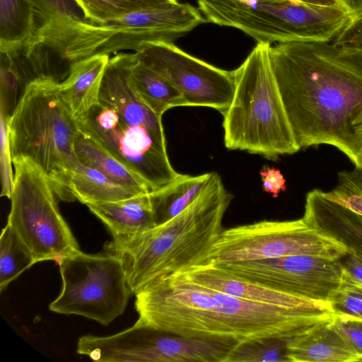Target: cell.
Returning a JSON list of instances; mask_svg holds the SVG:
<instances>
[{"label":"cell","mask_w":362,"mask_h":362,"mask_svg":"<svg viewBox=\"0 0 362 362\" xmlns=\"http://www.w3.org/2000/svg\"><path fill=\"white\" fill-rule=\"evenodd\" d=\"M30 1L35 15V30L71 21H88L76 0Z\"/></svg>","instance_id":"obj_25"},{"label":"cell","mask_w":362,"mask_h":362,"mask_svg":"<svg viewBox=\"0 0 362 362\" xmlns=\"http://www.w3.org/2000/svg\"><path fill=\"white\" fill-rule=\"evenodd\" d=\"M189 280L240 299L287 308H313L329 303L293 296L238 276L222 267L203 263L179 272Z\"/></svg>","instance_id":"obj_13"},{"label":"cell","mask_w":362,"mask_h":362,"mask_svg":"<svg viewBox=\"0 0 362 362\" xmlns=\"http://www.w3.org/2000/svg\"><path fill=\"white\" fill-rule=\"evenodd\" d=\"M269 43H258L233 70L235 89L223 117L224 144L275 160L300 150L273 74Z\"/></svg>","instance_id":"obj_3"},{"label":"cell","mask_w":362,"mask_h":362,"mask_svg":"<svg viewBox=\"0 0 362 362\" xmlns=\"http://www.w3.org/2000/svg\"><path fill=\"white\" fill-rule=\"evenodd\" d=\"M324 194L362 216V177L356 170L339 172L337 186Z\"/></svg>","instance_id":"obj_27"},{"label":"cell","mask_w":362,"mask_h":362,"mask_svg":"<svg viewBox=\"0 0 362 362\" xmlns=\"http://www.w3.org/2000/svg\"><path fill=\"white\" fill-rule=\"evenodd\" d=\"M35 263L30 249L6 223L0 237V291Z\"/></svg>","instance_id":"obj_23"},{"label":"cell","mask_w":362,"mask_h":362,"mask_svg":"<svg viewBox=\"0 0 362 362\" xmlns=\"http://www.w3.org/2000/svg\"><path fill=\"white\" fill-rule=\"evenodd\" d=\"M59 83L45 77L25 86L9 119L10 147L12 160L33 161L57 197L73 202L69 184L79 160L74 150L78 126L59 95Z\"/></svg>","instance_id":"obj_5"},{"label":"cell","mask_w":362,"mask_h":362,"mask_svg":"<svg viewBox=\"0 0 362 362\" xmlns=\"http://www.w3.org/2000/svg\"><path fill=\"white\" fill-rule=\"evenodd\" d=\"M259 175L263 190L271 193L274 198H276L280 192L286 190V180L279 169L264 167L260 170Z\"/></svg>","instance_id":"obj_33"},{"label":"cell","mask_w":362,"mask_h":362,"mask_svg":"<svg viewBox=\"0 0 362 362\" xmlns=\"http://www.w3.org/2000/svg\"><path fill=\"white\" fill-rule=\"evenodd\" d=\"M137 59L162 76L182 94L186 106L209 107L223 113L233 98V71H226L187 54L173 42L143 43Z\"/></svg>","instance_id":"obj_11"},{"label":"cell","mask_w":362,"mask_h":362,"mask_svg":"<svg viewBox=\"0 0 362 362\" xmlns=\"http://www.w3.org/2000/svg\"><path fill=\"white\" fill-rule=\"evenodd\" d=\"M87 206L108 228L112 237L139 234L156 226L150 193Z\"/></svg>","instance_id":"obj_17"},{"label":"cell","mask_w":362,"mask_h":362,"mask_svg":"<svg viewBox=\"0 0 362 362\" xmlns=\"http://www.w3.org/2000/svg\"><path fill=\"white\" fill-rule=\"evenodd\" d=\"M286 356L288 361L292 362L360 361L358 356L335 328L332 320L317 325L291 339Z\"/></svg>","instance_id":"obj_16"},{"label":"cell","mask_w":362,"mask_h":362,"mask_svg":"<svg viewBox=\"0 0 362 362\" xmlns=\"http://www.w3.org/2000/svg\"><path fill=\"white\" fill-rule=\"evenodd\" d=\"M215 173L199 175L180 174L171 182L150 193L156 226L173 218L205 189Z\"/></svg>","instance_id":"obj_19"},{"label":"cell","mask_w":362,"mask_h":362,"mask_svg":"<svg viewBox=\"0 0 362 362\" xmlns=\"http://www.w3.org/2000/svg\"><path fill=\"white\" fill-rule=\"evenodd\" d=\"M172 1H175V2H177V0H172Z\"/></svg>","instance_id":"obj_38"},{"label":"cell","mask_w":362,"mask_h":362,"mask_svg":"<svg viewBox=\"0 0 362 362\" xmlns=\"http://www.w3.org/2000/svg\"><path fill=\"white\" fill-rule=\"evenodd\" d=\"M0 164L1 178V196L6 197L10 199L13 191L14 180V171H13L11 166L13 160L10 147L8 130V122L11 117L8 116L1 111H0Z\"/></svg>","instance_id":"obj_30"},{"label":"cell","mask_w":362,"mask_h":362,"mask_svg":"<svg viewBox=\"0 0 362 362\" xmlns=\"http://www.w3.org/2000/svg\"><path fill=\"white\" fill-rule=\"evenodd\" d=\"M207 22L238 29L258 43L329 42L351 20L343 7L293 0H197Z\"/></svg>","instance_id":"obj_6"},{"label":"cell","mask_w":362,"mask_h":362,"mask_svg":"<svg viewBox=\"0 0 362 362\" xmlns=\"http://www.w3.org/2000/svg\"><path fill=\"white\" fill-rule=\"evenodd\" d=\"M346 253V247L312 229L301 218L262 221L224 229L204 263L218 264L293 255L341 259Z\"/></svg>","instance_id":"obj_9"},{"label":"cell","mask_w":362,"mask_h":362,"mask_svg":"<svg viewBox=\"0 0 362 362\" xmlns=\"http://www.w3.org/2000/svg\"><path fill=\"white\" fill-rule=\"evenodd\" d=\"M87 19L103 22L139 11L175 3L172 0H76Z\"/></svg>","instance_id":"obj_24"},{"label":"cell","mask_w":362,"mask_h":362,"mask_svg":"<svg viewBox=\"0 0 362 362\" xmlns=\"http://www.w3.org/2000/svg\"><path fill=\"white\" fill-rule=\"evenodd\" d=\"M76 120L79 130L139 175L151 192L180 175L170 162L163 128L129 124L114 109L100 103Z\"/></svg>","instance_id":"obj_10"},{"label":"cell","mask_w":362,"mask_h":362,"mask_svg":"<svg viewBox=\"0 0 362 362\" xmlns=\"http://www.w3.org/2000/svg\"><path fill=\"white\" fill-rule=\"evenodd\" d=\"M129 81L144 103L161 116L172 107L186 106L182 94L172 83L137 58L131 69Z\"/></svg>","instance_id":"obj_21"},{"label":"cell","mask_w":362,"mask_h":362,"mask_svg":"<svg viewBox=\"0 0 362 362\" xmlns=\"http://www.w3.org/2000/svg\"><path fill=\"white\" fill-rule=\"evenodd\" d=\"M24 90L21 80L16 69L1 54V96L0 111L11 117Z\"/></svg>","instance_id":"obj_29"},{"label":"cell","mask_w":362,"mask_h":362,"mask_svg":"<svg viewBox=\"0 0 362 362\" xmlns=\"http://www.w3.org/2000/svg\"><path fill=\"white\" fill-rule=\"evenodd\" d=\"M298 2H301L307 4L320 6H329V7H343L344 8L338 0H293Z\"/></svg>","instance_id":"obj_36"},{"label":"cell","mask_w":362,"mask_h":362,"mask_svg":"<svg viewBox=\"0 0 362 362\" xmlns=\"http://www.w3.org/2000/svg\"><path fill=\"white\" fill-rule=\"evenodd\" d=\"M341 4L352 15L362 13V0H338Z\"/></svg>","instance_id":"obj_35"},{"label":"cell","mask_w":362,"mask_h":362,"mask_svg":"<svg viewBox=\"0 0 362 362\" xmlns=\"http://www.w3.org/2000/svg\"><path fill=\"white\" fill-rule=\"evenodd\" d=\"M218 265L238 276L274 289L326 303L340 286L343 276L339 259L309 255Z\"/></svg>","instance_id":"obj_12"},{"label":"cell","mask_w":362,"mask_h":362,"mask_svg":"<svg viewBox=\"0 0 362 362\" xmlns=\"http://www.w3.org/2000/svg\"><path fill=\"white\" fill-rule=\"evenodd\" d=\"M290 339H273L243 344L233 351L229 362L288 361L286 350Z\"/></svg>","instance_id":"obj_26"},{"label":"cell","mask_w":362,"mask_h":362,"mask_svg":"<svg viewBox=\"0 0 362 362\" xmlns=\"http://www.w3.org/2000/svg\"><path fill=\"white\" fill-rule=\"evenodd\" d=\"M329 303L334 315L362 319V286L343 274L341 285Z\"/></svg>","instance_id":"obj_28"},{"label":"cell","mask_w":362,"mask_h":362,"mask_svg":"<svg viewBox=\"0 0 362 362\" xmlns=\"http://www.w3.org/2000/svg\"><path fill=\"white\" fill-rule=\"evenodd\" d=\"M78 158L109 179L138 194H148V185L97 140L78 129L74 141Z\"/></svg>","instance_id":"obj_18"},{"label":"cell","mask_w":362,"mask_h":362,"mask_svg":"<svg viewBox=\"0 0 362 362\" xmlns=\"http://www.w3.org/2000/svg\"><path fill=\"white\" fill-rule=\"evenodd\" d=\"M304 222L346 247L362 252V216L315 189L306 194Z\"/></svg>","instance_id":"obj_14"},{"label":"cell","mask_w":362,"mask_h":362,"mask_svg":"<svg viewBox=\"0 0 362 362\" xmlns=\"http://www.w3.org/2000/svg\"><path fill=\"white\" fill-rule=\"evenodd\" d=\"M108 54H95L70 64L66 77L59 83V93L76 119L99 103Z\"/></svg>","instance_id":"obj_15"},{"label":"cell","mask_w":362,"mask_h":362,"mask_svg":"<svg viewBox=\"0 0 362 362\" xmlns=\"http://www.w3.org/2000/svg\"><path fill=\"white\" fill-rule=\"evenodd\" d=\"M69 187L75 200L86 205L115 202L142 194L117 184L80 160L71 172Z\"/></svg>","instance_id":"obj_20"},{"label":"cell","mask_w":362,"mask_h":362,"mask_svg":"<svg viewBox=\"0 0 362 362\" xmlns=\"http://www.w3.org/2000/svg\"><path fill=\"white\" fill-rule=\"evenodd\" d=\"M57 264L62 288L49 305L52 312L80 315L103 325L124 313L133 292L118 256L78 250Z\"/></svg>","instance_id":"obj_7"},{"label":"cell","mask_w":362,"mask_h":362,"mask_svg":"<svg viewBox=\"0 0 362 362\" xmlns=\"http://www.w3.org/2000/svg\"><path fill=\"white\" fill-rule=\"evenodd\" d=\"M269 59L300 149L330 145L356 166L362 150V50L293 41L271 46Z\"/></svg>","instance_id":"obj_1"},{"label":"cell","mask_w":362,"mask_h":362,"mask_svg":"<svg viewBox=\"0 0 362 362\" xmlns=\"http://www.w3.org/2000/svg\"><path fill=\"white\" fill-rule=\"evenodd\" d=\"M343 274L354 282L362 286V252L347 251L339 259Z\"/></svg>","instance_id":"obj_34"},{"label":"cell","mask_w":362,"mask_h":362,"mask_svg":"<svg viewBox=\"0 0 362 362\" xmlns=\"http://www.w3.org/2000/svg\"><path fill=\"white\" fill-rule=\"evenodd\" d=\"M355 167V170L359 173V175L362 177V150L358 158V163Z\"/></svg>","instance_id":"obj_37"},{"label":"cell","mask_w":362,"mask_h":362,"mask_svg":"<svg viewBox=\"0 0 362 362\" xmlns=\"http://www.w3.org/2000/svg\"><path fill=\"white\" fill-rule=\"evenodd\" d=\"M233 196L215 173L205 189L170 220L143 233L113 236L104 251L122 261L133 293L148 282L204 263L222 232Z\"/></svg>","instance_id":"obj_2"},{"label":"cell","mask_w":362,"mask_h":362,"mask_svg":"<svg viewBox=\"0 0 362 362\" xmlns=\"http://www.w3.org/2000/svg\"><path fill=\"white\" fill-rule=\"evenodd\" d=\"M206 22L199 8L177 1L100 23L71 21L40 28L31 39L69 67L95 54L136 52L146 42H173Z\"/></svg>","instance_id":"obj_4"},{"label":"cell","mask_w":362,"mask_h":362,"mask_svg":"<svg viewBox=\"0 0 362 362\" xmlns=\"http://www.w3.org/2000/svg\"><path fill=\"white\" fill-rule=\"evenodd\" d=\"M333 43L362 50V13L352 16Z\"/></svg>","instance_id":"obj_32"},{"label":"cell","mask_w":362,"mask_h":362,"mask_svg":"<svg viewBox=\"0 0 362 362\" xmlns=\"http://www.w3.org/2000/svg\"><path fill=\"white\" fill-rule=\"evenodd\" d=\"M35 29L30 0H0V52L21 47L33 37Z\"/></svg>","instance_id":"obj_22"},{"label":"cell","mask_w":362,"mask_h":362,"mask_svg":"<svg viewBox=\"0 0 362 362\" xmlns=\"http://www.w3.org/2000/svg\"><path fill=\"white\" fill-rule=\"evenodd\" d=\"M332 323L362 361V319L334 314Z\"/></svg>","instance_id":"obj_31"},{"label":"cell","mask_w":362,"mask_h":362,"mask_svg":"<svg viewBox=\"0 0 362 362\" xmlns=\"http://www.w3.org/2000/svg\"><path fill=\"white\" fill-rule=\"evenodd\" d=\"M13 164L14 180L7 223L30 249L36 262L57 263L80 250L43 172L28 158L13 160Z\"/></svg>","instance_id":"obj_8"}]
</instances>
